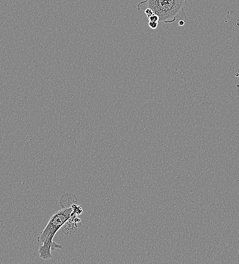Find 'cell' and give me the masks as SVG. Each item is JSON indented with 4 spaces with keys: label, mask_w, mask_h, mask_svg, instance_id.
Returning a JSON list of instances; mask_svg holds the SVG:
<instances>
[{
    "label": "cell",
    "mask_w": 239,
    "mask_h": 264,
    "mask_svg": "<svg viewBox=\"0 0 239 264\" xmlns=\"http://www.w3.org/2000/svg\"><path fill=\"white\" fill-rule=\"evenodd\" d=\"M72 210V208L70 206L55 212L51 217L45 229L37 238V241L43 244L40 246L38 251L40 257L42 259L47 260L52 259L53 257L52 251L62 248V245L54 242L53 239L58 231L71 217Z\"/></svg>",
    "instance_id": "cell-1"
},
{
    "label": "cell",
    "mask_w": 239,
    "mask_h": 264,
    "mask_svg": "<svg viewBox=\"0 0 239 264\" xmlns=\"http://www.w3.org/2000/svg\"><path fill=\"white\" fill-rule=\"evenodd\" d=\"M187 0H145L137 5L138 10L151 8L159 17V22L170 24L177 19L186 22L185 6Z\"/></svg>",
    "instance_id": "cell-2"
},
{
    "label": "cell",
    "mask_w": 239,
    "mask_h": 264,
    "mask_svg": "<svg viewBox=\"0 0 239 264\" xmlns=\"http://www.w3.org/2000/svg\"><path fill=\"white\" fill-rule=\"evenodd\" d=\"M149 22H159V17L156 14L153 13L152 15L148 18Z\"/></svg>",
    "instance_id": "cell-3"
},
{
    "label": "cell",
    "mask_w": 239,
    "mask_h": 264,
    "mask_svg": "<svg viewBox=\"0 0 239 264\" xmlns=\"http://www.w3.org/2000/svg\"><path fill=\"white\" fill-rule=\"evenodd\" d=\"M148 25L151 29L155 30V29H157L158 26L159 22H149Z\"/></svg>",
    "instance_id": "cell-4"
},
{
    "label": "cell",
    "mask_w": 239,
    "mask_h": 264,
    "mask_svg": "<svg viewBox=\"0 0 239 264\" xmlns=\"http://www.w3.org/2000/svg\"><path fill=\"white\" fill-rule=\"evenodd\" d=\"M145 14H146V16L148 18L149 17L151 16L154 13L153 10H152L151 8H146L144 10Z\"/></svg>",
    "instance_id": "cell-5"
},
{
    "label": "cell",
    "mask_w": 239,
    "mask_h": 264,
    "mask_svg": "<svg viewBox=\"0 0 239 264\" xmlns=\"http://www.w3.org/2000/svg\"><path fill=\"white\" fill-rule=\"evenodd\" d=\"M185 22H184L183 20H180L179 22V25L181 27H182L185 25Z\"/></svg>",
    "instance_id": "cell-6"
}]
</instances>
